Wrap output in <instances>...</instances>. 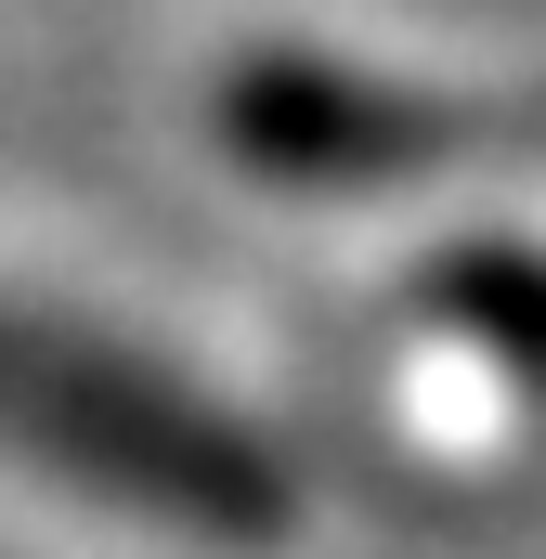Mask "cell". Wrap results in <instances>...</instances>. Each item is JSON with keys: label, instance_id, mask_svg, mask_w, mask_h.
Masks as SVG:
<instances>
[{"label": "cell", "instance_id": "6da1fadb", "mask_svg": "<svg viewBox=\"0 0 546 559\" xmlns=\"http://www.w3.org/2000/svg\"><path fill=\"white\" fill-rule=\"evenodd\" d=\"M0 455L143 508L169 534H209V547H261L286 534V468H273L222 404H195L182 378L131 365L118 338L92 325H39V312H0Z\"/></svg>", "mask_w": 546, "mask_h": 559}, {"label": "cell", "instance_id": "7a4b0ae2", "mask_svg": "<svg viewBox=\"0 0 546 559\" xmlns=\"http://www.w3.org/2000/svg\"><path fill=\"white\" fill-rule=\"evenodd\" d=\"M209 131L235 169H261L286 195H404L429 169L468 156V118L391 92V79H352L325 52H235L222 92H209Z\"/></svg>", "mask_w": 546, "mask_h": 559}, {"label": "cell", "instance_id": "3957f363", "mask_svg": "<svg viewBox=\"0 0 546 559\" xmlns=\"http://www.w3.org/2000/svg\"><path fill=\"white\" fill-rule=\"evenodd\" d=\"M442 312H468L521 378H546V261H521V248H482V261H455V274L429 286Z\"/></svg>", "mask_w": 546, "mask_h": 559}]
</instances>
